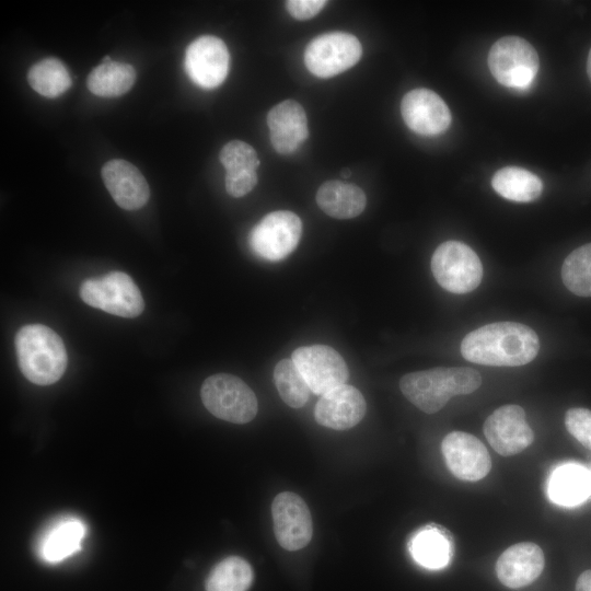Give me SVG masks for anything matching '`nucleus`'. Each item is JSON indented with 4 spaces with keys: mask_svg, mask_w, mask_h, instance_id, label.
Wrapping results in <instances>:
<instances>
[{
    "mask_svg": "<svg viewBox=\"0 0 591 591\" xmlns=\"http://www.w3.org/2000/svg\"><path fill=\"white\" fill-rule=\"evenodd\" d=\"M410 554L421 566L440 569L449 563L450 543L443 532L436 526H426L412 537Z\"/></svg>",
    "mask_w": 591,
    "mask_h": 591,
    "instance_id": "obj_25",
    "label": "nucleus"
},
{
    "mask_svg": "<svg viewBox=\"0 0 591 591\" xmlns=\"http://www.w3.org/2000/svg\"><path fill=\"white\" fill-rule=\"evenodd\" d=\"M253 578V569L244 558L230 556L211 569L206 580V591H247Z\"/></svg>",
    "mask_w": 591,
    "mask_h": 591,
    "instance_id": "obj_26",
    "label": "nucleus"
},
{
    "mask_svg": "<svg viewBox=\"0 0 591 591\" xmlns=\"http://www.w3.org/2000/svg\"><path fill=\"white\" fill-rule=\"evenodd\" d=\"M27 80L33 90L49 99L65 93L72 82L65 65L56 58H45L33 65Z\"/></svg>",
    "mask_w": 591,
    "mask_h": 591,
    "instance_id": "obj_27",
    "label": "nucleus"
},
{
    "mask_svg": "<svg viewBox=\"0 0 591 591\" xmlns=\"http://www.w3.org/2000/svg\"><path fill=\"white\" fill-rule=\"evenodd\" d=\"M491 74L502 85L528 90L538 71L540 60L534 47L518 36L498 39L488 54Z\"/></svg>",
    "mask_w": 591,
    "mask_h": 591,
    "instance_id": "obj_5",
    "label": "nucleus"
},
{
    "mask_svg": "<svg viewBox=\"0 0 591 591\" xmlns=\"http://www.w3.org/2000/svg\"><path fill=\"white\" fill-rule=\"evenodd\" d=\"M103 182L115 202L123 209L137 210L150 196L149 185L141 172L130 162L114 159L101 171Z\"/></svg>",
    "mask_w": 591,
    "mask_h": 591,
    "instance_id": "obj_17",
    "label": "nucleus"
},
{
    "mask_svg": "<svg viewBox=\"0 0 591 591\" xmlns=\"http://www.w3.org/2000/svg\"><path fill=\"white\" fill-rule=\"evenodd\" d=\"M85 533V524L80 519L61 518L49 525L39 537L38 554L47 563H60L81 549Z\"/></svg>",
    "mask_w": 591,
    "mask_h": 591,
    "instance_id": "obj_20",
    "label": "nucleus"
},
{
    "mask_svg": "<svg viewBox=\"0 0 591 591\" xmlns=\"http://www.w3.org/2000/svg\"><path fill=\"white\" fill-rule=\"evenodd\" d=\"M302 233L300 218L288 210L266 215L251 231L250 246L259 257L277 262L298 245Z\"/></svg>",
    "mask_w": 591,
    "mask_h": 591,
    "instance_id": "obj_9",
    "label": "nucleus"
},
{
    "mask_svg": "<svg viewBox=\"0 0 591 591\" xmlns=\"http://www.w3.org/2000/svg\"><path fill=\"white\" fill-rule=\"evenodd\" d=\"M576 591H591V569L583 571L578 577Z\"/></svg>",
    "mask_w": 591,
    "mask_h": 591,
    "instance_id": "obj_34",
    "label": "nucleus"
},
{
    "mask_svg": "<svg viewBox=\"0 0 591 591\" xmlns=\"http://www.w3.org/2000/svg\"><path fill=\"white\" fill-rule=\"evenodd\" d=\"M441 451L449 471L461 480L477 482L490 472L491 459L488 450L471 433H448L442 440Z\"/></svg>",
    "mask_w": 591,
    "mask_h": 591,
    "instance_id": "obj_13",
    "label": "nucleus"
},
{
    "mask_svg": "<svg viewBox=\"0 0 591 591\" xmlns=\"http://www.w3.org/2000/svg\"><path fill=\"white\" fill-rule=\"evenodd\" d=\"M566 288L579 297H591V243L572 251L561 266Z\"/></svg>",
    "mask_w": 591,
    "mask_h": 591,
    "instance_id": "obj_29",
    "label": "nucleus"
},
{
    "mask_svg": "<svg viewBox=\"0 0 591 591\" xmlns=\"http://www.w3.org/2000/svg\"><path fill=\"white\" fill-rule=\"evenodd\" d=\"M205 407L216 417L233 424H246L257 414L254 392L241 379L228 373L207 378L200 389Z\"/></svg>",
    "mask_w": 591,
    "mask_h": 591,
    "instance_id": "obj_4",
    "label": "nucleus"
},
{
    "mask_svg": "<svg viewBox=\"0 0 591 591\" xmlns=\"http://www.w3.org/2000/svg\"><path fill=\"white\" fill-rule=\"evenodd\" d=\"M257 184L256 171L227 172L224 177L225 190L232 197L239 198L248 194Z\"/></svg>",
    "mask_w": 591,
    "mask_h": 591,
    "instance_id": "obj_32",
    "label": "nucleus"
},
{
    "mask_svg": "<svg viewBox=\"0 0 591 591\" xmlns=\"http://www.w3.org/2000/svg\"><path fill=\"white\" fill-rule=\"evenodd\" d=\"M366 409V401L360 391L343 384L321 395L314 416L316 421L326 428L347 430L361 421Z\"/></svg>",
    "mask_w": 591,
    "mask_h": 591,
    "instance_id": "obj_16",
    "label": "nucleus"
},
{
    "mask_svg": "<svg viewBox=\"0 0 591 591\" xmlns=\"http://www.w3.org/2000/svg\"><path fill=\"white\" fill-rule=\"evenodd\" d=\"M326 3L324 0H289L286 8L291 16L303 21L315 16Z\"/></svg>",
    "mask_w": 591,
    "mask_h": 591,
    "instance_id": "obj_33",
    "label": "nucleus"
},
{
    "mask_svg": "<svg viewBox=\"0 0 591 591\" xmlns=\"http://www.w3.org/2000/svg\"><path fill=\"white\" fill-rule=\"evenodd\" d=\"M483 430L491 448L503 456L522 452L534 440L524 409L514 404L494 410L485 420Z\"/></svg>",
    "mask_w": 591,
    "mask_h": 591,
    "instance_id": "obj_12",
    "label": "nucleus"
},
{
    "mask_svg": "<svg viewBox=\"0 0 591 591\" xmlns=\"http://www.w3.org/2000/svg\"><path fill=\"white\" fill-rule=\"evenodd\" d=\"M548 494L553 502L572 507L591 496V472L578 464L557 467L549 478Z\"/></svg>",
    "mask_w": 591,
    "mask_h": 591,
    "instance_id": "obj_22",
    "label": "nucleus"
},
{
    "mask_svg": "<svg viewBox=\"0 0 591 591\" xmlns=\"http://www.w3.org/2000/svg\"><path fill=\"white\" fill-rule=\"evenodd\" d=\"M269 138L280 154H290L308 138V119L301 104L286 100L267 114Z\"/></svg>",
    "mask_w": 591,
    "mask_h": 591,
    "instance_id": "obj_19",
    "label": "nucleus"
},
{
    "mask_svg": "<svg viewBox=\"0 0 591 591\" xmlns=\"http://www.w3.org/2000/svg\"><path fill=\"white\" fill-rule=\"evenodd\" d=\"M219 159L227 172L256 171L259 166L254 148L241 140H232L224 144Z\"/></svg>",
    "mask_w": 591,
    "mask_h": 591,
    "instance_id": "obj_30",
    "label": "nucleus"
},
{
    "mask_svg": "<svg viewBox=\"0 0 591 591\" xmlns=\"http://www.w3.org/2000/svg\"><path fill=\"white\" fill-rule=\"evenodd\" d=\"M401 114L409 129L422 136H436L448 129L451 112L444 101L433 91L415 89L401 102Z\"/></svg>",
    "mask_w": 591,
    "mask_h": 591,
    "instance_id": "obj_15",
    "label": "nucleus"
},
{
    "mask_svg": "<svg viewBox=\"0 0 591 591\" xmlns=\"http://www.w3.org/2000/svg\"><path fill=\"white\" fill-rule=\"evenodd\" d=\"M136 80V70L129 63L114 61L105 56L86 79V86L94 95L116 97L130 90Z\"/></svg>",
    "mask_w": 591,
    "mask_h": 591,
    "instance_id": "obj_23",
    "label": "nucleus"
},
{
    "mask_svg": "<svg viewBox=\"0 0 591 591\" xmlns=\"http://www.w3.org/2000/svg\"><path fill=\"white\" fill-rule=\"evenodd\" d=\"M318 207L336 219H351L366 208L367 199L363 190L351 183L327 181L316 193Z\"/></svg>",
    "mask_w": 591,
    "mask_h": 591,
    "instance_id": "obj_21",
    "label": "nucleus"
},
{
    "mask_svg": "<svg viewBox=\"0 0 591 591\" xmlns=\"http://www.w3.org/2000/svg\"><path fill=\"white\" fill-rule=\"evenodd\" d=\"M565 425L568 432L591 451V410L581 407L568 409Z\"/></svg>",
    "mask_w": 591,
    "mask_h": 591,
    "instance_id": "obj_31",
    "label": "nucleus"
},
{
    "mask_svg": "<svg viewBox=\"0 0 591 591\" xmlns=\"http://www.w3.org/2000/svg\"><path fill=\"white\" fill-rule=\"evenodd\" d=\"M587 72H588V77L591 81V48H590V51H589V55H588V60H587Z\"/></svg>",
    "mask_w": 591,
    "mask_h": 591,
    "instance_id": "obj_35",
    "label": "nucleus"
},
{
    "mask_svg": "<svg viewBox=\"0 0 591 591\" xmlns=\"http://www.w3.org/2000/svg\"><path fill=\"white\" fill-rule=\"evenodd\" d=\"M80 297L90 306L121 317H136L144 309L139 288L123 271L115 270L100 278L84 280Z\"/></svg>",
    "mask_w": 591,
    "mask_h": 591,
    "instance_id": "obj_6",
    "label": "nucleus"
},
{
    "mask_svg": "<svg viewBox=\"0 0 591 591\" xmlns=\"http://www.w3.org/2000/svg\"><path fill=\"white\" fill-rule=\"evenodd\" d=\"M274 532L279 545L287 551L305 547L313 535V524L305 501L297 494L283 491L271 503Z\"/></svg>",
    "mask_w": 591,
    "mask_h": 591,
    "instance_id": "obj_11",
    "label": "nucleus"
},
{
    "mask_svg": "<svg viewBox=\"0 0 591 591\" xmlns=\"http://www.w3.org/2000/svg\"><path fill=\"white\" fill-rule=\"evenodd\" d=\"M362 54L358 38L345 32H331L313 38L304 50V63L318 78H331L356 65Z\"/></svg>",
    "mask_w": 591,
    "mask_h": 591,
    "instance_id": "obj_8",
    "label": "nucleus"
},
{
    "mask_svg": "<svg viewBox=\"0 0 591 591\" xmlns=\"http://www.w3.org/2000/svg\"><path fill=\"white\" fill-rule=\"evenodd\" d=\"M230 56L225 44L216 36L194 39L185 54V69L190 80L200 88L220 85L229 71Z\"/></svg>",
    "mask_w": 591,
    "mask_h": 591,
    "instance_id": "obj_14",
    "label": "nucleus"
},
{
    "mask_svg": "<svg viewBox=\"0 0 591 591\" xmlns=\"http://www.w3.org/2000/svg\"><path fill=\"white\" fill-rule=\"evenodd\" d=\"M482 384V376L467 367L433 368L405 374L399 381L404 396L426 414L439 412L451 397L471 394Z\"/></svg>",
    "mask_w": 591,
    "mask_h": 591,
    "instance_id": "obj_2",
    "label": "nucleus"
},
{
    "mask_svg": "<svg viewBox=\"0 0 591 591\" xmlns=\"http://www.w3.org/2000/svg\"><path fill=\"white\" fill-rule=\"evenodd\" d=\"M491 186L503 198L518 202L533 201L543 190V183L538 176L518 166L498 170L491 178Z\"/></svg>",
    "mask_w": 591,
    "mask_h": 591,
    "instance_id": "obj_24",
    "label": "nucleus"
},
{
    "mask_svg": "<svg viewBox=\"0 0 591 591\" xmlns=\"http://www.w3.org/2000/svg\"><path fill=\"white\" fill-rule=\"evenodd\" d=\"M292 361L314 394L323 395L346 384L348 380L347 364L332 347L325 345L299 347L292 352Z\"/></svg>",
    "mask_w": 591,
    "mask_h": 591,
    "instance_id": "obj_10",
    "label": "nucleus"
},
{
    "mask_svg": "<svg viewBox=\"0 0 591 591\" xmlns=\"http://www.w3.org/2000/svg\"><path fill=\"white\" fill-rule=\"evenodd\" d=\"M540 350L537 334L517 322H496L468 333L462 340V356L474 363L517 367L532 361Z\"/></svg>",
    "mask_w": 591,
    "mask_h": 591,
    "instance_id": "obj_1",
    "label": "nucleus"
},
{
    "mask_svg": "<svg viewBox=\"0 0 591 591\" xmlns=\"http://www.w3.org/2000/svg\"><path fill=\"white\" fill-rule=\"evenodd\" d=\"M350 175H351L350 170L345 169V170L341 171V176H343L344 178H347V177H349Z\"/></svg>",
    "mask_w": 591,
    "mask_h": 591,
    "instance_id": "obj_36",
    "label": "nucleus"
},
{
    "mask_svg": "<svg viewBox=\"0 0 591 591\" xmlns=\"http://www.w3.org/2000/svg\"><path fill=\"white\" fill-rule=\"evenodd\" d=\"M14 345L20 370L32 383L49 385L65 373L66 347L51 328L42 324L25 325L18 331Z\"/></svg>",
    "mask_w": 591,
    "mask_h": 591,
    "instance_id": "obj_3",
    "label": "nucleus"
},
{
    "mask_svg": "<svg viewBox=\"0 0 591 591\" xmlns=\"http://www.w3.org/2000/svg\"><path fill=\"white\" fill-rule=\"evenodd\" d=\"M431 271L443 289L462 294L479 286L483 265L468 245L459 241H447L436 248L431 257Z\"/></svg>",
    "mask_w": 591,
    "mask_h": 591,
    "instance_id": "obj_7",
    "label": "nucleus"
},
{
    "mask_svg": "<svg viewBox=\"0 0 591 591\" xmlns=\"http://www.w3.org/2000/svg\"><path fill=\"white\" fill-rule=\"evenodd\" d=\"M274 381L288 406L300 408L306 404L311 390L292 359H282L276 364Z\"/></svg>",
    "mask_w": 591,
    "mask_h": 591,
    "instance_id": "obj_28",
    "label": "nucleus"
},
{
    "mask_svg": "<svg viewBox=\"0 0 591 591\" xmlns=\"http://www.w3.org/2000/svg\"><path fill=\"white\" fill-rule=\"evenodd\" d=\"M543 568V551L531 542L511 545L496 561L499 581L510 589H520L531 584L540 577Z\"/></svg>",
    "mask_w": 591,
    "mask_h": 591,
    "instance_id": "obj_18",
    "label": "nucleus"
}]
</instances>
